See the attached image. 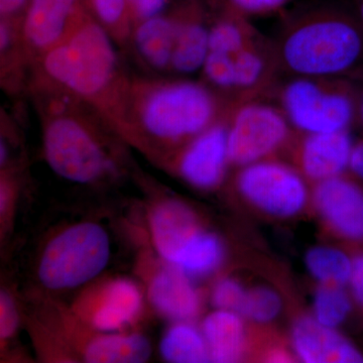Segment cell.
<instances>
[{
    "instance_id": "1",
    "label": "cell",
    "mask_w": 363,
    "mask_h": 363,
    "mask_svg": "<svg viewBox=\"0 0 363 363\" xmlns=\"http://www.w3.org/2000/svg\"><path fill=\"white\" fill-rule=\"evenodd\" d=\"M230 104L204 81L130 78L116 133L159 166L224 118Z\"/></svg>"
},
{
    "instance_id": "2",
    "label": "cell",
    "mask_w": 363,
    "mask_h": 363,
    "mask_svg": "<svg viewBox=\"0 0 363 363\" xmlns=\"http://www.w3.org/2000/svg\"><path fill=\"white\" fill-rule=\"evenodd\" d=\"M30 87L40 114L43 154L55 174L88 186L116 180L123 174L124 142L96 111L58 90Z\"/></svg>"
},
{
    "instance_id": "3",
    "label": "cell",
    "mask_w": 363,
    "mask_h": 363,
    "mask_svg": "<svg viewBox=\"0 0 363 363\" xmlns=\"http://www.w3.org/2000/svg\"><path fill=\"white\" fill-rule=\"evenodd\" d=\"M116 45L89 16L65 40L35 61L30 84L75 98L116 130L130 79L121 70Z\"/></svg>"
},
{
    "instance_id": "4",
    "label": "cell",
    "mask_w": 363,
    "mask_h": 363,
    "mask_svg": "<svg viewBox=\"0 0 363 363\" xmlns=\"http://www.w3.org/2000/svg\"><path fill=\"white\" fill-rule=\"evenodd\" d=\"M281 76L352 78L363 67V30L351 7L314 2L286 13L272 40Z\"/></svg>"
},
{
    "instance_id": "5",
    "label": "cell",
    "mask_w": 363,
    "mask_h": 363,
    "mask_svg": "<svg viewBox=\"0 0 363 363\" xmlns=\"http://www.w3.org/2000/svg\"><path fill=\"white\" fill-rule=\"evenodd\" d=\"M204 82L230 104L272 99L281 73L272 40L252 18L221 11L210 26Z\"/></svg>"
},
{
    "instance_id": "6",
    "label": "cell",
    "mask_w": 363,
    "mask_h": 363,
    "mask_svg": "<svg viewBox=\"0 0 363 363\" xmlns=\"http://www.w3.org/2000/svg\"><path fill=\"white\" fill-rule=\"evenodd\" d=\"M25 316L38 357L43 362L143 363L152 354L149 338L140 332L93 328L52 295L33 298Z\"/></svg>"
},
{
    "instance_id": "7",
    "label": "cell",
    "mask_w": 363,
    "mask_h": 363,
    "mask_svg": "<svg viewBox=\"0 0 363 363\" xmlns=\"http://www.w3.org/2000/svg\"><path fill=\"white\" fill-rule=\"evenodd\" d=\"M147 220L155 252L191 278H207L223 264V241L183 200L156 196L147 205Z\"/></svg>"
},
{
    "instance_id": "8",
    "label": "cell",
    "mask_w": 363,
    "mask_h": 363,
    "mask_svg": "<svg viewBox=\"0 0 363 363\" xmlns=\"http://www.w3.org/2000/svg\"><path fill=\"white\" fill-rule=\"evenodd\" d=\"M111 257L109 234L93 220L67 223L43 241L33 262L35 281L45 294L83 288L99 278Z\"/></svg>"
},
{
    "instance_id": "9",
    "label": "cell",
    "mask_w": 363,
    "mask_h": 363,
    "mask_svg": "<svg viewBox=\"0 0 363 363\" xmlns=\"http://www.w3.org/2000/svg\"><path fill=\"white\" fill-rule=\"evenodd\" d=\"M359 92L352 78L286 77L272 99L296 133H338L357 124Z\"/></svg>"
},
{
    "instance_id": "10",
    "label": "cell",
    "mask_w": 363,
    "mask_h": 363,
    "mask_svg": "<svg viewBox=\"0 0 363 363\" xmlns=\"http://www.w3.org/2000/svg\"><path fill=\"white\" fill-rule=\"evenodd\" d=\"M272 99L231 104L227 112L228 152L231 166H247L272 159L290 147L296 131Z\"/></svg>"
},
{
    "instance_id": "11",
    "label": "cell",
    "mask_w": 363,
    "mask_h": 363,
    "mask_svg": "<svg viewBox=\"0 0 363 363\" xmlns=\"http://www.w3.org/2000/svg\"><path fill=\"white\" fill-rule=\"evenodd\" d=\"M236 191L262 213L288 219L304 211L309 202V182L295 166L272 159L238 168Z\"/></svg>"
},
{
    "instance_id": "12",
    "label": "cell",
    "mask_w": 363,
    "mask_h": 363,
    "mask_svg": "<svg viewBox=\"0 0 363 363\" xmlns=\"http://www.w3.org/2000/svg\"><path fill=\"white\" fill-rule=\"evenodd\" d=\"M143 286L125 277L91 281L73 298L72 311L83 322L104 332L128 331L140 319L145 308Z\"/></svg>"
},
{
    "instance_id": "13",
    "label": "cell",
    "mask_w": 363,
    "mask_h": 363,
    "mask_svg": "<svg viewBox=\"0 0 363 363\" xmlns=\"http://www.w3.org/2000/svg\"><path fill=\"white\" fill-rule=\"evenodd\" d=\"M145 298L160 316L169 321H194L203 309V297L195 279L164 262L150 247L136 262Z\"/></svg>"
},
{
    "instance_id": "14",
    "label": "cell",
    "mask_w": 363,
    "mask_h": 363,
    "mask_svg": "<svg viewBox=\"0 0 363 363\" xmlns=\"http://www.w3.org/2000/svg\"><path fill=\"white\" fill-rule=\"evenodd\" d=\"M226 116L172 152L159 166L197 190L220 187L231 166Z\"/></svg>"
},
{
    "instance_id": "15",
    "label": "cell",
    "mask_w": 363,
    "mask_h": 363,
    "mask_svg": "<svg viewBox=\"0 0 363 363\" xmlns=\"http://www.w3.org/2000/svg\"><path fill=\"white\" fill-rule=\"evenodd\" d=\"M88 16L78 0H28L20 33L30 67L65 40Z\"/></svg>"
},
{
    "instance_id": "16",
    "label": "cell",
    "mask_w": 363,
    "mask_h": 363,
    "mask_svg": "<svg viewBox=\"0 0 363 363\" xmlns=\"http://www.w3.org/2000/svg\"><path fill=\"white\" fill-rule=\"evenodd\" d=\"M346 174L314 184L312 201L322 220L339 238L360 242L363 241V188L357 179Z\"/></svg>"
},
{
    "instance_id": "17",
    "label": "cell",
    "mask_w": 363,
    "mask_h": 363,
    "mask_svg": "<svg viewBox=\"0 0 363 363\" xmlns=\"http://www.w3.org/2000/svg\"><path fill=\"white\" fill-rule=\"evenodd\" d=\"M354 140L350 131L338 133H295L292 147L295 167L313 184L348 173Z\"/></svg>"
},
{
    "instance_id": "18",
    "label": "cell",
    "mask_w": 363,
    "mask_h": 363,
    "mask_svg": "<svg viewBox=\"0 0 363 363\" xmlns=\"http://www.w3.org/2000/svg\"><path fill=\"white\" fill-rule=\"evenodd\" d=\"M294 357L305 363H360L363 353L337 329L320 324L312 316L295 322L291 333Z\"/></svg>"
},
{
    "instance_id": "19",
    "label": "cell",
    "mask_w": 363,
    "mask_h": 363,
    "mask_svg": "<svg viewBox=\"0 0 363 363\" xmlns=\"http://www.w3.org/2000/svg\"><path fill=\"white\" fill-rule=\"evenodd\" d=\"M175 44L171 71L181 75L201 71L209 47L210 26L198 2L188 4L173 16Z\"/></svg>"
},
{
    "instance_id": "20",
    "label": "cell",
    "mask_w": 363,
    "mask_h": 363,
    "mask_svg": "<svg viewBox=\"0 0 363 363\" xmlns=\"http://www.w3.org/2000/svg\"><path fill=\"white\" fill-rule=\"evenodd\" d=\"M238 312L214 309L202 320L201 327L210 360L215 363L240 362L245 357L247 329Z\"/></svg>"
},
{
    "instance_id": "21",
    "label": "cell",
    "mask_w": 363,
    "mask_h": 363,
    "mask_svg": "<svg viewBox=\"0 0 363 363\" xmlns=\"http://www.w3.org/2000/svg\"><path fill=\"white\" fill-rule=\"evenodd\" d=\"M130 42L140 59L157 71H171L175 44V21L173 16H159L133 26Z\"/></svg>"
},
{
    "instance_id": "22",
    "label": "cell",
    "mask_w": 363,
    "mask_h": 363,
    "mask_svg": "<svg viewBox=\"0 0 363 363\" xmlns=\"http://www.w3.org/2000/svg\"><path fill=\"white\" fill-rule=\"evenodd\" d=\"M160 353L167 362H211L201 327L194 321L171 322L160 341Z\"/></svg>"
},
{
    "instance_id": "23",
    "label": "cell",
    "mask_w": 363,
    "mask_h": 363,
    "mask_svg": "<svg viewBox=\"0 0 363 363\" xmlns=\"http://www.w3.org/2000/svg\"><path fill=\"white\" fill-rule=\"evenodd\" d=\"M305 267L319 285L347 286L352 269V257L340 248L318 245L305 255Z\"/></svg>"
},
{
    "instance_id": "24",
    "label": "cell",
    "mask_w": 363,
    "mask_h": 363,
    "mask_svg": "<svg viewBox=\"0 0 363 363\" xmlns=\"http://www.w3.org/2000/svg\"><path fill=\"white\" fill-rule=\"evenodd\" d=\"M347 286L319 285L312 301V317L324 326L338 329L352 312Z\"/></svg>"
},
{
    "instance_id": "25",
    "label": "cell",
    "mask_w": 363,
    "mask_h": 363,
    "mask_svg": "<svg viewBox=\"0 0 363 363\" xmlns=\"http://www.w3.org/2000/svg\"><path fill=\"white\" fill-rule=\"evenodd\" d=\"M94 20L109 33L116 45L130 42L133 33L126 0H88Z\"/></svg>"
},
{
    "instance_id": "26",
    "label": "cell",
    "mask_w": 363,
    "mask_h": 363,
    "mask_svg": "<svg viewBox=\"0 0 363 363\" xmlns=\"http://www.w3.org/2000/svg\"><path fill=\"white\" fill-rule=\"evenodd\" d=\"M283 301L269 286H259L247 290L240 314L252 323L269 324L281 315Z\"/></svg>"
},
{
    "instance_id": "27",
    "label": "cell",
    "mask_w": 363,
    "mask_h": 363,
    "mask_svg": "<svg viewBox=\"0 0 363 363\" xmlns=\"http://www.w3.org/2000/svg\"><path fill=\"white\" fill-rule=\"evenodd\" d=\"M21 193L18 169L13 164L1 168L0 172V238L1 243L13 233L14 218Z\"/></svg>"
},
{
    "instance_id": "28",
    "label": "cell",
    "mask_w": 363,
    "mask_h": 363,
    "mask_svg": "<svg viewBox=\"0 0 363 363\" xmlns=\"http://www.w3.org/2000/svg\"><path fill=\"white\" fill-rule=\"evenodd\" d=\"M21 322V305L13 291L6 286L0 290V350L6 352L13 343L20 330Z\"/></svg>"
},
{
    "instance_id": "29",
    "label": "cell",
    "mask_w": 363,
    "mask_h": 363,
    "mask_svg": "<svg viewBox=\"0 0 363 363\" xmlns=\"http://www.w3.org/2000/svg\"><path fill=\"white\" fill-rule=\"evenodd\" d=\"M247 292V289L238 279L222 278L212 286L210 303L214 309L240 313Z\"/></svg>"
},
{
    "instance_id": "30",
    "label": "cell",
    "mask_w": 363,
    "mask_h": 363,
    "mask_svg": "<svg viewBox=\"0 0 363 363\" xmlns=\"http://www.w3.org/2000/svg\"><path fill=\"white\" fill-rule=\"evenodd\" d=\"M219 2L222 11H231L252 20L285 11L291 0H219Z\"/></svg>"
},
{
    "instance_id": "31",
    "label": "cell",
    "mask_w": 363,
    "mask_h": 363,
    "mask_svg": "<svg viewBox=\"0 0 363 363\" xmlns=\"http://www.w3.org/2000/svg\"><path fill=\"white\" fill-rule=\"evenodd\" d=\"M133 26L161 14L167 0H126Z\"/></svg>"
},
{
    "instance_id": "32",
    "label": "cell",
    "mask_w": 363,
    "mask_h": 363,
    "mask_svg": "<svg viewBox=\"0 0 363 363\" xmlns=\"http://www.w3.org/2000/svg\"><path fill=\"white\" fill-rule=\"evenodd\" d=\"M347 289L353 303L363 309V252L352 257V269Z\"/></svg>"
},
{
    "instance_id": "33",
    "label": "cell",
    "mask_w": 363,
    "mask_h": 363,
    "mask_svg": "<svg viewBox=\"0 0 363 363\" xmlns=\"http://www.w3.org/2000/svg\"><path fill=\"white\" fill-rule=\"evenodd\" d=\"M348 173L358 181L363 182V138L353 143Z\"/></svg>"
},
{
    "instance_id": "34",
    "label": "cell",
    "mask_w": 363,
    "mask_h": 363,
    "mask_svg": "<svg viewBox=\"0 0 363 363\" xmlns=\"http://www.w3.org/2000/svg\"><path fill=\"white\" fill-rule=\"evenodd\" d=\"M28 0H0V13L1 18L21 21L18 14L23 11Z\"/></svg>"
},
{
    "instance_id": "35",
    "label": "cell",
    "mask_w": 363,
    "mask_h": 363,
    "mask_svg": "<svg viewBox=\"0 0 363 363\" xmlns=\"http://www.w3.org/2000/svg\"><path fill=\"white\" fill-rule=\"evenodd\" d=\"M267 359L269 362H290L292 359V354L281 348H274L267 352Z\"/></svg>"
},
{
    "instance_id": "36",
    "label": "cell",
    "mask_w": 363,
    "mask_h": 363,
    "mask_svg": "<svg viewBox=\"0 0 363 363\" xmlns=\"http://www.w3.org/2000/svg\"><path fill=\"white\" fill-rule=\"evenodd\" d=\"M351 9H352L353 13L357 16L358 23H359L363 30V0H354Z\"/></svg>"
},
{
    "instance_id": "37",
    "label": "cell",
    "mask_w": 363,
    "mask_h": 363,
    "mask_svg": "<svg viewBox=\"0 0 363 363\" xmlns=\"http://www.w3.org/2000/svg\"><path fill=\"white\" fill-rule=\"evenodd\" d=\"M357 124L363 128V85L360 86L359 104H358Z\"/></svg>"
}]
</instances>
